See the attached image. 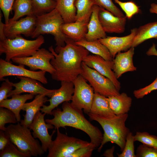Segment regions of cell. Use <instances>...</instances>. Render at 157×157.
I'll return each instance as SVG.
<instances>
[{
	"mask_svg": "<svg viewBox=\"0 0 157 157\" xmlns=\"http://www.w3.org/2000/svg\"><path fill=\"white\" fill-rule=\"evenodd\" d=\"M65 42L64 47H56L55 49L52 46L49 48L54 56L50 61L55 70L51 78L57 81L73 82L81 74L82 62L89 52L67 37Z\"/></svg>",
	"mask_w": 157,
	"mask_h": 157,
	"instance_id": "6da1fadb",
	"label": "cell"
},
{
	"mask_svg": "<svg viewBox=\"0 0 157 157\" xmlns=\"http://www.w3.org/2000/svg\"><path fill=\"white\" fill-rule=\"evenodd\" d=\"M61 110L59 108L53 109L52 114L54 117L47 119V123L53 125L56 129L60 127L69 126L81 130L89 137L90 142L96 148L100 146L103 134L97 127L93 125L85 117L82 110L73 106L69 101L63 103Z\"/></svg>",
	"mask_w": 157,
	"mask_h": 157,
	"instance_id": "7a4b0ae2",
	"label": "cell"
},
{
	"mask_svg": "<svg viewBox=\"0 0 157 157\" xmlns=\"http://www.w3.org/2000/svg\"><path fill=\"white\" fill-rule=\"evenodd\" d=\"M87 115L90 120L95 121L100 125L104 131L103 140L98 148V151L100 152L104 145L108 142L117 144L122 151L127 135L130 132L125 125L128 117V113L116 115L110 118L90 113Z\"/></svg>",
	"mask_w": 157,
	"mask_h": 157,
	"instance_id": "3957f363",
	"label": "cell"
},
{
	"mask_svg": "<svg viewBox=\"0 0 157 157\" xmlns=\"http://www.w3.org/2000/svg\"><path fill=\"white\" fill-rule=\"evenodd\" d=\"M40 35L33 40H26L21 35L13 39L6 38L0 40V55L5 54V60L10 62L15 58H24L32 56L44 43Z\"/></svg>",
	"mask_w": 157,
	"mask_h": 157,
	"instance_id": "277c9868",
	"label": "cell"
},
{
	"mask_svg": "<svg viewBox=\"0 0 157 157\" xmlns=\"http://www.w3.org/2000/svg\"><path fill=\"white\" fill-rule=\"evenodd\" d=\"M28 127L21 125L20 122L16 124H11L5 131L10 141L21 152L31 156H41L44 151L37 139L33 137Z\"/></svg>",
	"mask_w": 157,
	"mask_h": 157,
	"instance_id": "5b68a950",
	"label": "cell"
},
{
	"mask_svg": "<svg viewBox=\"0 0 157 157\" xmlns=\"http://www.w3.org/2000/svg\"><path fill=\"white\" fill-rule=\"evenodd\" d=\"M63 23L61 16L55 8L49 13L36 16L35 28L31 37L36 38L42 35L51 34L54 37L57 47H64L66 37L61 29Z\"/></svg>",
	"mask_w": 157,
	"mask_h": 157,
	"instance_id": "8992f818",
	"label": "cell"
},
{
	"mask_svg": "<svg viewBox=\"0 0 157 157\" xmlns=\"http://www.w3.org/2000/svg\"><path fill=\"white\" fill-rule=\"evenodd\" d=\"M90 142L61 133L57 129V136L49 147L47 157H68L77 149L89 145Z\"/></svg>",
	"mask_w": 157,
	"mask_h": 157,
	"instance_id": "52a82bcc",
	"label": "cell"
},
{
	"mask_svg": "<svg viewBox=\"0 0 157 157\" xmlns=\"http://www.w3.org/2000/svg\"><path fill=\"white\" fill-rule=\"evenodd\" d=\"M81 66L82 72L81 75L89 83L94 92L107 97L120 94L119 91L109 79L89 67L83 61Z\"/></svg>",
	"mask_w": 157,
	"mask_h": 157,
	"instance_id": "ba28073f",
	"label": "cell"
},
{
	"mask_svg": "<svg viewBox=\"0 0 157 157\" xmlns=\"http://www.w3.org/2000/svg\"><path fill=\"white\" fill-rule=\"evenodd\" d=\"M87 81L81 75L73 81L74 92L71 103L75 108L83 109L84 113L88 114L90 112L94 92Z\"/></svg>",
	"mask_w": 157,
	"mask_h": 157,
	"instance_id": "9c48e42d",
	"label": "cell"
},
{
	"mask_svg": "<svg viewBox=\"0 0 157 157\" xmlns=\"http://www.w3.org/2000/svg\"><path fill=\"white\" fill-rule=\"evenodd\" d=\"M54 57L53 54L45 48L40 49L32 56L24 58H15L12 59L15 63L26 65L30 70L38 69L48 72L51 75L55 71L50 61Z\"/></svg>",
	"mask_w": 157,
	"mask_h": 157,
	"instance_id": "30bf717a",
	"label": "cell"
},
{
	"mask_svg": "<svg viewBox=\"0 0 157 157\" xmlns=\"http://www.w3.org/2000/svg\"><path fill=\"white\" fill-rule=\"evenodd\" d=\"M24 65L19 64L18 66L13 64L2 58L0 59V80L3 81L4 78L9 76L28 77L35 79L44 84L48 83L45 77L46 72L40 70L35 71L25 68Z\"/></svg>",
	"mask_w": 157,
	"mask_h": 157,
	"instance_id": "8fae6325",
	"label": "cell"
},
{
	"mask_svg": "<svg viewBox=\"0 0 157 157\" xmlns=\"http://www.w3.org/2000/svg\"><path fill=\"white\" fill-rule=\"evenodd\" d=\"M36 17L34 15L27 16L18 20L4 24L3 32L5 37L13 39L23 34L26 37L31 36L35 28Z\"/></svg>",
	"mask_w": 157,
	"mask_h": 157,
	"instance_id": "7c38bea8",
	"label": "cell"
},
{
	"mask_svg": "<svg viewBox=\"0 0 157 157\" xmlns=\"http://www.w3.org/2000/svg\"><path fill=\"white\" fill-rule=\"evenodd\" d=\"M46 114L39 111L35 116L33 122L29 127L33 132L32 134L35 138H38L42 144V147L44 151L46 152L51 144L52 137L56 131H53L51 135L49 134L48 129L54 128L52 124L46 123L44 117Z\"/></svg>",
	"mask_w": 157,
	"mask_h": 157,
	"instance_id": "4fadbf2b",
	"label": "cell"
},
{
	"mask_svg": "<svg viewBox=\"0 0 157 157\" xmlns=\"http://www.w3.org/2000/svg\"><path fill=\"white\" fill-rule=\"evenodd\" d=\"M20 81L12 84L15 89L11 91L8 95V97H11L14 94L27 92L36 95L38 94H44L50 98L56 89L49 90L43 86L38 81L30 78L17 76Z\"/></svg>",
	"mask_w": 157,
	"mask_h": 157,
	"instance_id": "5bb4252c",
	"label": "cell"
},
{
	"mask_svg": "<svg viewBox=\"0 0 157 157\" xmlns=\"http://www.w3.org/2000/svg\"><path fill=\"white\" fill-rule=\"evenodd\" d=\"M74 92L73 82L61 81V86L56 89L50 98L47 101L49 102L48 106L43 105L40 111L46 114L52 115V111L60 104L66 101H71Z\"/></svg>",
	"mask_w": 157,
	"mask_h": 157,
	"instance_id": "9a60e30c",
	"label": "cell"
},
{
	"mask_svg": "<svg viewBox=\"0 0 157 157\" xmlns=\"http://www.w3.org/2000/svg\"><path fill=\"white\" fill-rule=\"evenodd\" d=\"M83 62L89 67L109 79L117 89L120 90L121 83L113 70V60H107L98 55L89 54L84 58Z\"/></svg>",
	"mask_w": 157,
	"mask_h": 157,
	"instance_id": "2e32d148",
	"label": "cell"
},
{
	"mask_svg": "<svg viewBox=\"0 0 157 157\" xmlns=\"http://www.w3.org/2000/svg\"><path fill=\"white\" fill-rule=\"evenodd\" d=\"M137 29L136 28L132 29L130 33L124 36H106L98 40L108 48L114 59L118 53L126 51L131 47Z\"/></svg>",
	"mask_w": 157,
	"mask_h": 157,
	"instance_id": "e0dca14e",
	"label": "cell"
},
{
	"mask_svg": "<svg viewBox=\"0 0 157 157\" xmlns=\"http://www.w3.org/2000/svg\"><path fill=\"white\" fill-rule=\"evenodd\" d=\"M98 17L106 33H121L125 31L127 18L126 16L124 17H118L110 12L100 7Z\"/></svg>",
	"mask_w": 157,
	"mask_h": 157,
	"instance_id": "ac0fdd59",
	"label": "cell"
},
{
	"mask_svg": "<svg viewBox=\"0 0 157 157\" xmlns=\"http://www.w3.org/2000/svg\"><path fill=\"white\" fill-rule=\"evenodd\" d=\"M134 53V48L131 47L125 52L118 53L113 59V70L117 79L126 72L136 70L133 62Z\"/></svg>",
	"mask_w": 157,
	"mask_h": 157,
	"instance_id": "d6986e66",
	"label": "cell"
},
{
	"mask_svg": "<svg viewBox=\"0 0 157 157\" xmlns=\"http://www.w3.org/2000/svg\"><path fill=\"white\" fill-rule=\"evenodd\" d=\"M46 96L44 94H38L32 101L24 104L22 110L25 111L26 114L23 115L24 119L20 122L21 125L29 128L36 113L40 110L41 107L47 101L48 99Z\"/></svg>",
	"mask_w": 157,
	"mask_h": 157,
	"instance_id": "ffe728a7",
	"label": "cell"
},
{
	"mask_svg": "<svg viewBox=\"0 0 157 157\" xmlns=\"http://www.w3.org/2000/svg\"><path fill=\"white\" fill-rule=\"evenodd\" d=\"M100 7L94 5L92 13L88 25V32L85 39L88 41H93L106 37V33L103 30L98 17Z\"/></svg>",
	"mask_w": 157,
	"mask_h": 157,
	"instance_id": "44dd1931",
	"label": "cell"
},
{
	"mask_svg": "<svg viewBox=\"0 0 157 157\" xmlns=\"http://www.w3.org/2000/svg\"><path fill=\"white\" fill-rule=\"evenodd\" d=\"M34 95L31 94L20 95L14 94L10 99H4L0 102V107L7 108L12 111L15 115L17 122L21 121L20 112L26 101L33 99Z\"/></svg>",
	"mask_w": 157,
	"mask_h": 157,
	"instance_id": "7402d4cb",
	"label": "cell"
},
{
	"mask_svg": "<svg viewBox=\"0 0 157 157\" xmlns=\"http://www.w3.org/2000/svg\"><path fill=\"white\" fill-rule=\"evenodd\" d=\"M88 24L76 21L63 23L62 25L61 29L67 37L76 42L85 39L88 30Z\"/></svg>",
	"mask_w": 157,
	"mask_h": 157,
	"instance_id": "603a6c76",
	"label": "cell"
},
{
	"mask_svg": "<svg viewBox=\"0 0 157 157\" xmlns=\"http://www.w3.org/2000/svg\"><path fill=\"white\" fill-rule=\"evenodd\" d=\"M90 113L108 118L116 115L112 110L108 97L94 92Z\"/></svg>",
	"mask_w": 157,
	"mask_h": 157,
	"instance_id": "cb8c5ba5",
	"label": "cell"
},
{
	"mask_svg": "<svg viewBox=\"0 0 157 157\" xmlns=\"http://www.w3.org/2000/svg\"><path fill=\"white\" fill-rule=\"evenodd\" d=\"M108 97L110 108L116 115L128 113L130 110L132 99L125 93L122 92L118 95Z\"/></svg>",
	"mask_w": 157,
	"mask_h": 157,
	"instance_id": "d4e9b609",
	"label": "cell"
},
{
	"mask_svg": "<svg viewBox=\"0 0 157 157\" xmlns=\"http://www.w3.org/2000/svg\"><path fill=\"white\" fill-rule=\"evenodd\" d=\"M157 39V21L150 22L137 28L131 47H135L145 41Z\"/></svg>",
	"mask_w": 157,
	"mask_h": 157,
	"instance_id": "484cf974",
	"label": "cell"
},
{
	"mask_svg": "<svg viewBox=\"0 0 157 157\" xmlns=\"http://www.w3.org/2000/svg\"><path fill=\"white\" fill-rule=\"evenodd\" d=\"M55 8L60 15L64 23L75 22L76 8L75 6L76 0H55Z\"/></svg>",
	"mask_w": 157,
	"mask_h": 157,
	"instance_id": "4316f807",
	"label": "cell"
},
{
	"mask_svg": "<svg viewBox=\"0 0 157 157\" xmlns=\"http://www.w3.org/2000/svg\"><path fill=\"white\" fill-rule=\"evenodd\" d=\"M75 44L85 48L89 52L99 56L105 60H113V58L108 48L101 43L98 40L88 41L85 39L75 42Z\"/></svg>",
	"mask_w": 157,
	"mask_h": 157,
	"instance_id": "83f0119b",
	"label": "cell"
},
{
	"mask_svg": "<svg viewBox=\"0 0 157 157\" xmlns=\"http://www.w3.org/2000/svg\"><path fill=\"white\" fill-rule=\"evenodd\" d=\"M76 8L75 21L88 23L94 4L92 0H76Z\"/></svg>",
	"mask_w": 157,
	"mask_h": 157,
	"instance_id": "f1b7e54d",
	"label": "cell"
},
{
	"mask_svg": "<svg viewBox=\"0 0 157 157\" xmlns=\"http://www.w3.org/2000/svg\"><path fill=\"white\" fill-rule=\"evenodd\" d=\"M13 10L14 15L9 21H15L26 15L34 14L33 8L31 0H15Z\"/></svg>",
	"mask_w": 157,
	"mask_h": 157,
	"instance_id": "f546056e",
	"label": "cell"
},
{
	"mask_svg": "<svg viewBox=\"0 0 157 157\" xmlns=\"http://www.w3.org/2000/svg\"><path fill=\"white\" fill-rule=\"evenodd\" d=\"M36 17L49 13L55 8V0H31Z\"/></svg>",
	"mask_w": 157,
	"mask_h": 157,
	"instance_id": "4dcf8cb0",
	"label": "cell"
},
{
	"mask_svg": "<svg viewBox=\"0 0 157 157\" xmlns=\"http://www.w3.org/2000/svg\"><path fill=\"white\" fill-rule=\"evenodd\" d=\"M125 13L128 19H131L135 15L141 12L140 7L132 1L122 2L119 0H113Z\"/></svg>",
	"mask_w": 157,
	"mask_h": 157,
	"instance_id": "1f68e13d",
	"label": "cell"
},
{
	"mask_svg": "<svg viewBox=\"0 0 157 157\" xmlns=\"http://www.w3.org/2000/svg\"><path fill=\"white\" fill-rule=\"evenodd\" d=\"M113 0H92L94 5L110 12L115 15L119 17H124L123 12L113 3Z\"/></svg>",
	"mask_w": 157,
	"mask_h": 157,
	"instance_id": "d6a6232c",
	"label": "cell"
},
{
	"mask_svg": "<svg viewBox=\"0 0 157 157\" xmlns=\"http://www.w3.org/2000/svg\"><path fill=\"white\" fill-rule=\"evenodd\" d=\"M17 122L15 114L10 110L3 107H0V129L5 131L7 123L15 124Z\"/></svg>",
	"mask_w": 157,
	"mask_h": 157,
	"instance_id": "836d02e7",
	"label": "cell"
},
{
	"mask_svg": "<svg viewBox=\"0 0 157 157\" xmlns=\"http://www.w3.org/2000/svg\"><path fill=\"white\" fill-rule=\"evenodd\" d=\"M134 140L157 149V136L147 132H137L134 135Z\"/></svg>",
	"mask_w": 157,
	"mask_h": 157,
	"instance_id": "e575fe53",
	"label": "cell"
},
{
	"mask_svg": "<svg viewBox=\"0 0 157 157\" xmlns=\"http://www.w3.org/2000/svg\"><path fill=\"white\" fill-rule=\"evenodd\" d=\"M0 151V157H30L28 154L20 151L11 141Z\"/></svg>",
	"mask_w": 157,
	"mask_h": 157,
	"instance_id": "d590c367",
	"label": "cell"
},
{
	"mask_svg": "<svg viewBox=\"0 0 157 157\" xmlns=\"http://www.w3.org/2000/svg\"><path fill=\"white\" fill-rule=\"evenodd\" d=\"M134 135L130 132L126 138L124 149L122 153L117 154L118 157H136L135 154Z\"/></svg>",
	"mask_w": 157,
	"mask_h": 157,
	"instance_id": "8d00e7d4",
	"label": "cell"
},
{
	"mask_svg": "<svg viewBox=\"0 0 157 157\" xmlns=\"http://www.w3.org/2000/svg\"><path fill=\"white\" fill-rule=\"evenodd\" d=\"M136 157H157V149L142 144L137 148Z\"/></svg>",
	"mask_w": 157,
	"mask_h": 157,
	"instance_id": "74e56055",
	"label": "cell"
},
{
	"mask_svg": "<svg viewBox=\"0 0 157 157\" xmlns=\"http://www.w3.org/2000/svg\"><path fill=\"white\" fill-rule=\"evenodd\" d=\"M90 142L89 145L76 150L68 157H90L93 151L96 148L94 144Z\"/></svg>",
	"mask_w": 157,
	"mask_h": 157,
	"instance_id": "f35d334b",
	"label": "cell"
},
{
	"mask_svg": "<svg viewBox=\"0 0 157 157\" xmlns=\"http://www.w3.org/2000/svg\"><path fill=\"white\" fill-rule=\"evenodd\" d=\"M156 90H157V76L155 80L150 84L143 88L135 90L133 94L136 98L141 99L152 91Z\"/></svg>",
	"mask_w": 157,
	"mask_h": 157,
	"instance_id": "ab89813d",
	"label": "cell"
},
{
	"mask_svg": "<svg viewBox=\"0 0 157 157\" xmlns=\"http://www.w3.org/2000/svg\"><path fill=\"white\" fill-rule=\"evenodd\" d=\"M15 0H0V8L4 18L5 24H7L10 19V12L13 10V7Z\"/></svg>",
	"mask_w": 157,
	"mask_h": 157,
	"instance_id": "60d3db41",
	"label": "cell"
},
{
	"mask_svg": "<svg viewBox=\"0 0 157 157\" xmlns=\"http://www.w3.org/2000/svg\"><path fill=\"white\" fill-rule=\"evenodd\" d=\"M3 81L0 87V102L7 99L8 94L13 89L12 82L8 78Z\"/></svg>",
	"mask_w": 157,
	"mask_h": 157,
	"instance_id": "b9f144b4",
	"label": "cell"
},
{
	"mask_svg": "<svg viewBox=\"0 0 157 157\" xmlns=\"http://www.w3.org/2000/svg\"><path fill=\"white\" fill-rule=\"evenodd\" d=\"M10 138L4 131H0V150H2L10 142Z\"/></svg>",
	"mask_w": 157,
	"mask_h": 157,
	"instance_id": "7bdbcfd3",
	"label": "cell"
},
{
	"mask_svg": "<svg viewBox=\"0 0 157 157\" xmlns=\"http://www.w3.org/2000/svg\"><path fill=\"white\" fill-rule=\"evenodd\" d=\"M146 54L148 56H157V50L155 44L153 43L152 46L146 52Z\"/></svg>",
	"mask_w": 157,
	"mask_h": 157,
	"instance_id": "ee69618b",
	"label": "cell"
},
{
	"mask_svg": "<svg viewBox=\"0 0 157 157\" xmlns=\"http://www.w3.org/2000/svg\"><path fill=\"white\" fill-rule=\"evenodd\" d=\"M2 13L0 11V40L6 38L3 32V26L4 23L2 22Z\"/></svg>",
	"mask_w": 157,
	"mask_h": 157,
	"instance_id": "f6af8a7d",
	"label": "cell"
},
{
	"mask_svg": "<svg viewBox=\"0 0 157 157\" xmlns=\"http://www.w3.org/2000/svg\"><path fill=\"white\" fill-rule=\"evenodd\" d=\"M115 147L113 146L111 148L108 149L105 151L103 155L105 157H113V152Z\"/></svg>",
	"mask_w": 157,
	"mask_h": 157,
	"instance_id": "bcb514c9",
	"label": "cell"
},
{
	"mask_svg": "<svg viewBox=\"0 0 157 157\" xmlns=\"http://www.w3.org/2000/svg\"><path fill=\"white\" fill-rule=\"evenodd\" d=\"M149 12L151 13L157 15V4L154 3H152L150 5Z\"/></svg>",
	"mask_w": 157,
	"mask_h": 157,
	"instance_id": "7dc6e473",
	"label": "cell"
}]
</instances>
